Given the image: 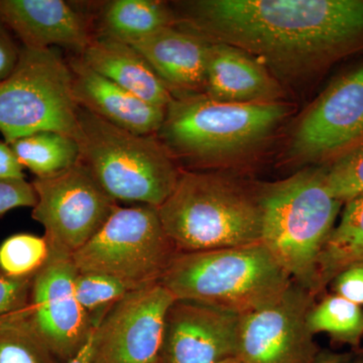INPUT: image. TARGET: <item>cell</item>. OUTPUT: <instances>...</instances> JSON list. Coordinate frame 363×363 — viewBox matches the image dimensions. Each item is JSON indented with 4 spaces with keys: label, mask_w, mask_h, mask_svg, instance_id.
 Masks as SVG:
<instances>
[{
    "label": "cell",
    "mask_w": 363,
    "mask_h": 363,
    "mask_svg": "<svg viewBox=\"0 0 363 363\" xmlns=\"http://www.w3.org/2000/svg\"><path fill=\"white\" fill-rule=\"evenodd\" d=\"M289 111L281 102L225 104L205 94L173 97L157 135L176 162L204 166L252 149Z\"/></svg>",
    "instance_id": "6"
},
{
    "label": "cell",
    "mask_w": 363,
    "mask_h": 363,
    "mask_svg": "<svg viewBox=\"0 0 363 363\" xmlns=\"http://www.w3.org/2000/svg\"><path fill=\"white\" fill-rule=\"evenodd\" d=\"M363 264V193L345 203L337 224L332 229L318 260V294L337 274Z\"/></svg>",
    "instance_id": "21"
},
{
    "label": "cell",
    "mask_w": 363,
    "mask_h": 363,
    "mask_svg": "<svg viewBox=\"0 0 363 363\" xmlns=\"http://www.w3.org/2000/svg\"><path fill=\"white\" fill-rule=\"evenodd\" d=\"M177 25L238 48L272 75L303 77L363 50V0H189Z\"/></svg>",
    "instance_id": "1"
},
{
    "label": "cell",
    "mask_w": 363,
    "mask_h": 363,
    "mask_svg": "<svg viewBox=\"0 0 363 363\" xmlns=\"http://www.w3.org/2000/svg\"><path fill=\"white\" fill-rule=\"evenodd\" d=\"M33 220L44 227L50 257H71L104 226L116 202L80 161L45 178H35Z\"/></svg>",
    "instance_id": "9"
},
{
    "label": "cell",
    "mask_w": 363,
    "mask_h": 363,
    "mask_svg": "<svg viewBox=\"0 0 363 363\" xmlns=\"http://www.w3.org/2000/svg\"><path fill=\"white\" fill-rule=\"evenodd\" d=\"M179 252L162 227L157 208L117 205L71 259L78 272L104 274L131 292L159 284Z\"/></svg>",
    "instance_id": "8"
},
{
    "label": "cell",
    "mask_w": 363,
    "mask_h": 363,
    "mask_svg": "<svg viewBox=\"0 0 363 363\" xmlns=\"http://www.w3.org/2000/svg\"><path fill=\"white\" fill-rule=\"evenodd\" d=\"M290 274L262 242L179 252L161 281L175 300L196 301L245 315L279 300Z\"/></svg>",
    "instance_id": "4"
},
{
    "label": "cell",
    "mask_w": 363,
    "mask_h": 363,
    "mask_svg": "<svg viewBox=\"0 0 363 363\" xmlns=\"http://www.w3.org/2000/svg\"><path fill=\"white\" fill-rule=\"evenodd\" d=\"M307 324L313 335L325 333L351 347H358L363 339L362 307L335 294L313 305Z\"/></svg>",
    "instance_id": "23"
},
{
    "label": "cell",
    "mask_w": 363,
    "mask_h": 363,
    "mask_svg": "<svg viewBox=\"0 0 363 363\" xmlns=\"http://www.w3.org/2000/svg\"><path fill=\"white\" fill-rule=\"evenodd\" d=\"M363 143V64L334 80L309 107L292 140L300 160L332 162Z\"/></svg>",
    "instance_id": "13"
},
{
    "label": "cell",
    "mask_w": 363,
    "mask_h": 363,
    "mask_svg": "<svg viewBox=\"0 0 363 363\" xmlns=\"http://www.w3.org/2000/svg\"><path fill=\"white\" fill-rule=\"evenodd\" d=\"M52 358L28 328L21 310L0 316V363H51Z\"/></svg>",
    "instance_id": "25"
},
{
    "label": "cell",
    "mask_w": 363,
    "mask_h": 363,
    "mask_svg": "<svg viewBox=\"0 0 363 363\" xmlns=\"http://www.w3.org/2000/svg\"><path fill=\"white\" fill-rule=\"evenodd\" d=\"M77 274L71 257H50L33 276L28 305L21 310L40 345L65 363L82 347L96 322L76 298Z\"/></svg>",
    "instance_id": "10"
},
{
    "label": "cell",
    "mask_w": 363,
    "mask_h": 363,
    "mask_svg": "<svg viewBox=\"0 0 363 363\" xmlns=\"http://www.w3.org/2000/svg\"><path fill=\"white\" fill-rule=\"evenodd\" d=\"M157 212L180 252L262 242L259 186L250 188L219 174L182 169L175 189Z\"/></svg>",
    "instance_id": "2"
},
{
    "label": "cell",
    "mask_w": 363,
    "mask_h": 363,
    "mask_svg": "<svg viewBox=\"0 0 363 363\" xmlns=\"http://www.w3.org/2000/svg\"><path fill=\"white\" fill-rule=\"evenodd\" d=\"M33 278H11L0 272V316L20 311L28 305Z\"/></svg>",
    "instance_id": "29"
},
{
    "label": "cell",
    "mask_w": 363,
    "mask_h": 363,
    "mask_svg": "<svg viewBox=\"0 0 363 363\" xmlns=\"http://www.w3.org/2000/svg\"><path fill=\"white\" fill-rule=\"evenodd\" d=\"M23 45L0 20V82L13 74L21 58Z\"/></svg>",
    "instance_id": "31"
},
{
    "label": "cell",
    "mask_w": 363,
    "mask_h": 363,
    "mask_svg": "<svg viewBox=\"0 0 363 363\" xmlns=\"http://www.w3.org/2000/svg\"><path fill=\"white\" fill-rule=\"evenodd\" d=\"M89 4L94 35L126 44L177 25L173 7L159 0H109Z\"/></svg>",
    "instance_id": "20"
},
{
    "label": "cell",
    "mask_w": 363,
    "mask_h": 363,
    "mask_svg": "<svg viewBox=\"0 0 363 363\" xmlns=\"http://www.w3.org/2000/svg\"><path fill=\"white\" fill-rule=\"evenodd\" d=\"M23 169L9 143L0 140V179H26Z\"/></svg>",
    "instance_id": "32"
},
{
    "label": "cell",
    "mask_w": 363,
    "mask_h": 363,
    "mask_svg": "<svg viewBox=\"0 0 363 363\" xmlns=\"http://www.w3.org/2000/svg\"><path fill=\"white\" fill-rule=\"evenodd\" d=\"M79 108L68 60L58 48L23 47L16 70L0 82V133L4 142L45 130L74 138Z\"/></svg>",
    "instance_id": "7"
},
{
    "label": "cell",
    "mask_w": 363,
    "mask_h": 363,
    "mask_svg": "<svg viewBox=\"0 0 363 363\" xmlns=\"http://www.w3.org/2000/svg\"><path fill=\"white\" fill-rule=\"evenodd\" d=\"M79 106L136 135H157L166 109L147 104L90 68L80 56L67 58Z\"/></svg>",
    "instance_id": "16"
},
{
    "label": "cell",
    "mask_w": 363,
    "mask_h": 363,
    "mask_svg": "<svg viewBox=\"0 0 363 363\" xmlns=\"http://www.w3.org/2000/svg\"><path fill=\"white\" fill-rule=\"evenodd\" d=\"M79 161L114 201L159 208L173 192L182 169L157 135H136L80 107Z\"/></svg>",
    "instance_id": "5"
},
{
    "label": "cell",
    "mask_w": 363,
    "mask_h": 363,
    "mask_svg": "<svg viewBox=\"0 0 363 363\" xmlns=\"http://www.w3.org/2000/svg\"><path fill=\"white\" fill-rule=\"evenodd\" d=\"M314 363H363V355L355 353H336L320 350Z\"/></svg>",
    "instance_id": "34"
},
{
    "label": "cell",
    "mask_w": 363,
    "mask_h": 363,
    "mask_svg": "<svg viewBox=\"0 0 363 363\" xmlns=\"http://www.w3.org/2000/svg\"><path fill=\"white\" fill-rule=\"evenodd\" d=\"M240 317L196 301H174L160 363H219L238 357Z\"/></svg>",
    "instance_id": "14"
},
{
    "label": "cell",
    "mask_w": 363,
    "mask_h": 363,
    "mask_svg": "<svg viewBox=\"0 0 363 363\" xmlns=\"http://www.w3.org/2000/svg\"><path fill=\"white\" fill-rule=\"evenodd\" d=\"M174 98L203 94L210 43L178 25L130 43Z\"/></svg>",
    "instance_id": "17"
},
{
    "label": "cell",
    "mask_w": 363,
    "mask_h": 363,
    "mask_svg": "<svg viewBox=\"0 0 363 363\" xmlns=\"http://www.w3.org/2000/svg\"><path fill=\"white\" fill-rule=\"evenodd\" d=\"M262 242L294 281L318 294V260L343 203L325 186L323 168L259 186Z\"/></svg>",
    "instance_id": "3"
},
{
    "label": "cell",
    "mask_w": 363,
    "mask_h": 363,
    "mask_svg": "<svg viewBox=\"0 0 363 363\" xmlns=\"http://www.w3.org/2000/svg\"><path fill=\"white\" fill-rule=\"evenodd\" d=\"M315 296L292 281L276 302L240 317L238 357L242 363H314L320 350L308 328Z\"/></svg>",
    "instance_id": "11"
},
{
    "label": "cell",
    "mask_w": 363,
    "mask_h": 363,
    "mask_svg": "<svg viewBox=\"0 0 363 363\" xmlns=\"http://www.w3.org/2000/svg\"><path fill=\"white\" fill-rule=\"evenodd\" d=\"M330 285L333 294L360 307L363 306V264H354L337 274Z\"/></svg>",
    "instance_id": "30"
},
{
    "label": "cell",
    "mask_w": 363,
    "mask_h": 363,
    "mask_svg": "<svg viewBox=\"0 0 363 363\" xmlns=\"http://www.w3.org/2000/svg\"><path fill=\"white\" fill-rule=\"evenodd\" d=\"M174 301L160 283L124 295L98 321L93 363H160Z\"/></svg>",
    "instance_id": "12"
},
{
    "label": "cell",
    "mask_w": 363,
    "mask_h": 363,
    "mask_svg": "<svg viewBox=\"0 0 363 363\" xmlns=\"http://www.w3.org/2000/svg\"><path fill=\"white\" fill-rule=\"evenodd\" d=\"M99 321V320H98ZM98 321L95 322L91 329L87 340L82 347L76 352L73 357L66 363H93L95 354V343H96V327Z\"/></svg>",
    "instance_id": "33"
},
{
    "label": "cell",
    "mask_w": 363,
    "mask_h": 363,
    "mask_svg": "<svg viewBox=\"0 0 363 363\" xmlns=\"http://www.w3.org/2000/svg\"><path fill=\"white\" fill-rule=\"evenodd\" d=\"M49 257L44 236L13 234L0 245V272L11 278H30L44 267Z\"/></svg>",
    "instance_id": "24"
},
{
    "label": "cell",
    "mask_w": 363,
    "mask_h": 363,
    "mask_svg": "<svg viewBox=\"0 0 363 363\" xmlns=\"http://www.w3.org/2000/svg\"><path fill=\"white\" fill-rule=\"evenodd\" d=\"M23 169L35 178L61 173L79 162L80 152L75 138L56 131H38L9 143Z\"/></svg>",
    "instance_id": "22"
},
{
    "label": "cell",
    "mask_w": 363,
    "mask_h": 363,
    "mask_svg": "<svg viewBox=\"0 0 363 363\" xmlns=\"http://www.w3.org/2000/svg\"><path fill=\"white\" fill-rule=\"evenodd\" d=\"M325 186L332 197L345 204L363 193V143L323 168Z\"/></svg>",
    "instance_id": "26"
},
{
    "label": "cell",
    "mask_w": 363,
    "mask_h": 363,
    "mask_svg": "<svg viewBox=\"0 0 363 363\" xmlns=\"http://www.w3.org/2000/svg\"><path fill=\"white\" fill-rule=\"evenodd\" d=\"M81 58L90 68L147 104L167 109L171 92L133 45L94 35Z\"/></svg>",
    "instance_id": "19"
},
{
    "label": "cell",
    "mask_w": 363,
    "mask_h": 363,
    "mask_svg": "<svg viewBox=\"0 0 363 363\" xmlns=\"http://www.w3.org/2000/svg\"><path fill=\"white\" fill-rule=\"evenodd\" d=\"M0 20L28 49L60 47L81 56L94 38L89 2L0 0Z\"/></svg>",
    "instance_id": "15"
},
{
    "label": "cell",
    "mask_w": 363,
    "mask_h": 363,
    "mask_svg": "<svg viewBox=\"0 0 363 363\" xmlns=\"http://www.w3.org/2000/svg\"><path fill=\"white\" fill-rule=\"evenodd\" d=\"M74 290L79 304L91 318L96 316L99 311H106L128 293L116 279L90 272H78Z\"/></svg>",
    "instance_id": "27"
},
{
    "label": "cell",
    "mask_w": 363,
    "mask_h": 363,
    "mask_svg": "<svg viewBox=\"0 0 363 363\" xmlns=\"http://www.w3.org/2000/svg\"><path fill=\"white\" fill-rule=\"evenodd\" d=\"M219 363H242V362H240V358L233 357V358H229V359L224 360V362H219Z\"/></svg>",
    "instance_id": "35"
},
{
    "label": "cell",
    "mask_w": 363,
    "mask_h": 363,
    "mask_svg": "<svg viewBox=\"0 0 363 363\" xmlns=\"http://www.w3.org/2000/svg\"><path fill=\"white\" fill-rule=\"evenodd\" d=\"M37 194L26 179H0V217L16 208H33Z\"/></svg>",
    "instance_id": "28"
},
{
    "label": "cell",
    "mask_w": 363,
    "mask_h": 363,
    "mask_svg": "<svg viewBox=\"0 0 363 363\" xmlns=\"http://www.w3.org/2000/svg\"><path fill=\"white\" fill-rule=\"evenodd\" d=\"M203 94L225 104H274L283 97L278 79L238 48L210 43Z\"/></svg>",
    "instance_id": "18"
}]
</instances>
